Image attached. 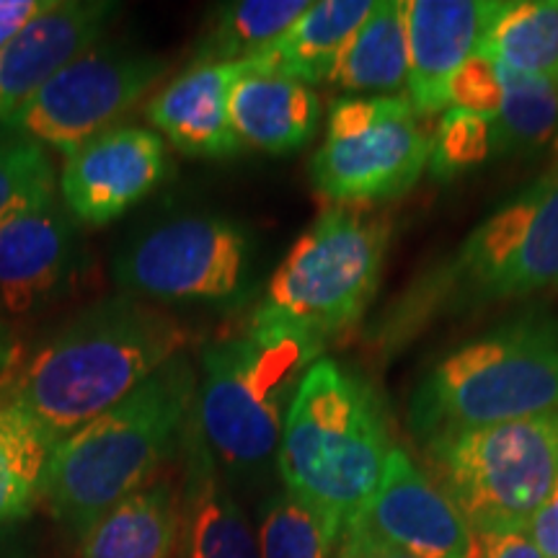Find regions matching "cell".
I'll use <instances>...</instances> for the list:
<instances>
[{
	"instance_id": "6da1fadb",
	"label": "cell",
	"mask_w": 558,
	"mask_h": 558,
	"mask_svg": "<svg viewBox=\"0 0 558 558\" xmlns=\"http://www.w3.org/2000/svg\"><path fill=\"white\" fill-rule=\"evenodd\" d=\"M190 331L128 292L75 313L13 378L9 399L58 445L184 352Z\"/></svg>"
},
{
	"instance_id": "7a4b0ae2",
	"label": "cell",
	"mask_w": 558,
	"mask_h": 558,
	"mask_svg": "<svg viewBox=\"0 0 558 558\" xmlns=\"http://www.w3.org/2000/svg\"><path fill=\"white\" fill-rule=\"evenodd\" d=\"M197 383V369L181 352L128 399L54 445L39 499L70 535L81 541L111 507L156 478L184 442Z\"/></svg>"
},
{
	"instance_id": "3957f363",
	"label": "cell",
	"mask_w": 558,
	"mask_h": 558,
	"mask_svg": "<svg viewBox=\"0 0 558 558\" xmlns=\"http://www.w3.org/2000/svg\"><path fill=\"white\" fill-rule=\"evenodd\" d=\"M558 290V166L471 230L380 318L388 352L439 318Z\"/></svg>"
},
{
	"instance_id": "277c9868",
	"label": "cell",
	"mask_w": 558,
	"mask_h": 558,
	"mask_svg": "<svg viewBox=\"0 0 558 558\" xmlns=\"http://www.w3.org/2000/svg\"><path fill=\"white\" fill-rule=\"evenodd\" d=\"M390 452L388 418L375 388L337 360L313 362L279 437L284 492L318 509L344 535L378 488Z\"/></svg>"
},
{
	"instance_id": "5b68a950",
	"label": "cell",
	"mask_w": 558,
	"mask_h": 558,
	"mask_svg": "<svg viewBox=\"0 0 558 558\" xmlns=\"http://www.w3.org/2000/svg\"><path fill=\"white\" fill-rule=\"evenodd\" d=\"M320 354L324 341L256 318L202 349L194 422L222 476L248 481L277 463L290 403Z\"/></svg>"
},
{
	"instance_id": "8992f818",
	"label": "cell",
	"mask_w": 558,
	"mask_h": 558,
	"mask_svg": "<svg viewBox=\"0 0 558 558\" xmlns=\"http://www.w3.org/2000/svg\"><path fill=\"white\" fill-rule=\"evenodd\" d=\"M558 409V324L520 318L452 349L418 380L409 429L424 442Z\"/></svg>"
},
{
	"instance_id": "52a82bcc",
	"label": "cell",
	"mask_w": 558,
	"mask_h": 558,
	"mask_svg": "<svg viewBox=\"0 0 558 558\" xmlns=\"http://www.w3.org/2000/svg\"><path fill=\"white\" fill-rule=\"evenodd\" d=\"M390 222L360 207H329L271 271L256 320L324 341L352 329L380 288Z\"/></svg>"
},
{
	"instance_id": "ba28073f",
	"label": "cell",
	"mask_w": 558,
	"mask_h": 558,
	"mask_svg": "<svg viewBox=\"0 0 558 558\" xmlns=\"http://www.w3.org/2000/svg\"><path fill=\"white\" fill-rule=\"evenodd\" d=\"M424 445L432 481L478 538L525 530L558 481V409Z\"/></svg>"
},
{
	"instance_id": "9c48e42d",
	"label": "cell",
	"mask_w": 558,
	"mask_h": 558,
	"mask_svg": "<svg viewBox=\"0 0 558 558\" xmlns=\"http://www.w3.org/2000/svg\"><path fill=\"white\" fill-rule=\"evenodd\" d=\"M435 128L409 96H339L311 181L337 207L399 199L427 171Z\"/></svg>"
},
{
	"instance_id": "30bf717a",
	"label": "cell",
	"mask_w": 558,
	"mask_h": 558,
	"mask_svg": "<svg viewBox=\"0 0 558 558\" xmlns=\"http://www.w3.org/2000/svg\"><path fill=\"white\" fill-rule=\"evenodd\" d=\"M254 243L241 222L181 215L150 228L114 262L128 295L160 305H235L246 298Z\"/></svg>"
},
{
	"instance_id": "8fae6325",
	"label": "cell",
	"mask_w": 558,
	"mask_h": 558,
	"mask_svg": "<svg viewBox=\"0 0 558 558\" xmlns=\"http://www.w3.org/2000/svg\"><path fill=\"white\" fill-rule=\"evenodd\" d=\"M166 68L169 62L153 52L99 41L47 81L0 132L32 137L68 158L135 107Z\"/></svg>"
},
{
	"instance_id": "7c38bea8",
	"label": "cell",
	"mask_w": 558,
	"mask_h": 558,
	"mask_svg": "<svg viewBox=\"0 0 558 558\" xmlns=\"http://www.w3.org/2000/svg\"><path fill=\"white\" fill-rule=\"evenodd\" d=\"M169 148L158 132L117 124L65 158L60 199L78 226L120 220L169 177Z\"/></svg>"
},
{
	"instance_id": "4fadbf2b",
	"label": "cell",
	"mask_w": 558,
	"mask_h": 558,
	"mask_svg": "<svg viewBox=\"0 0 558 558\" xmlns=\"http://www.w3.org/2000/svg\"><path fill=\"white\" fill-rule=\"evenodd\" d=\"M349 525L414 558H478L481 538L448 494L393 448L375 494Z\"/></svg>"
},
{
	"instance_id": "5bb4252c",
	"label": "cell",
	"mask_w": 558,
	"mask_h": 558,
	"mask_svg": "<svg viewBox=\"0 0 558 558\" xmlns=\"http://www.w3.org/2000/svg\"><path fill=\"white\" fill-rule=\"evenodd\" d=\"M81 226L60 194L0 228V311H41L81 269Z\"/></svg>"
},
{
	"instance_id": "9a60e30c",
	"label": "cell",
	"mask_w": 558,
	"mask_h": 558,
	"mask_svg": "<svg viewBox=\"0 0 558 558\" xmlns=\"http://www.w3.org/2000/svg\"><path fill=\"white\" fill-rule=\"evenodd\" d=\"M120 13L109 0H52L11 41L0 47V124L29 104L68 62L99 45Z\"/></svg>"
},
{
	"instance_id": "2e32d148",
	"label": "cell",
	"mask_w": 558,
	"mask_h": 558,
	"mask_svg": "<svg viewBox=\"0 0 558 558\" xmlns=\"http://www.w3.org/2000/svg\"><path fill=\"white\" fill-rule=\"evenodd\" d=\"M494 0H407V94L424 117L450 107V83L478 52Z\"/></svg>"
},
{
	"instance_id": "e0dca14e",
	"label": "cell",
	"mask_w": 558,
	"mask_h": 558,
	"mask_svg": "<svg viewBox=\"0 0 558 558\" xmlns=\"http://www.w3.org/2000/svg\"><path fill=\"white\" fill-rule=\"evenodd\" d=\"M181 445L186 463L179 494V558H259L256 527L215 463L194 414Z\"/></svg>"
},
{
	"instance_id": "ac0fdd59",
	"label": "cell",
	"mask_w": 558,
	"mask_h": 558,
	"mask_svg": "<svg viewBox=\"0 0 558 558\" xmlns=\"http://www.w3.org/2000/svg\"><path fill=\"white\" fill-rule=\"evenodd\" d=\"M243 65L246 60L184 70L148 104V120L184 156H233L241 143L230 124V90Z\"/></svg>"
},
{
	"instance_id": "d6986e66",
	"label": "cell",
	"mask_w": 558,
	"mask_h": 558,
	"mask_svg": "<svg viewBox=\"0 0 558 558\" xmlns=\"http://www.w3.org/2000/svg\"><path fill=\"white\" fill-rule=\"evenodd\" d=\"M318 120L316 90L246 60L230 90V124L241 145L269 156L300 150L316 135Z\"/></svg>"
},
{
	"instance_id": "ffe728a7",
	"label": "cell",
	"mask_w": 558,
	"mask_h": 558,
	"mask_svg": "<svg viewBox=\"0 0 558 558\" xmlns=\"http://www.w3.org/2000/svg\"><path fill=\"white\" fill-rule=\"evenodd\" d=\"M375 0H320L300 16L269 50L251 62L277 70L305 86L331 83L349 41L373 13Z\"/></svg>"
},
{
	"instance_id": "44dd1931",
	"label": "cell",
	"mask_w": 558,
	"mask_h": 558,
	"mask_svg": "<svg viewBox=\"0 0 558 558\" xmlns=\"http://www.w3.org/2000/svg\"><path fill=\"white\" fill-rule=\"evenodd\" d=\"M181 505L169 478L111 507L81 538V558H179Z\"/></svg>"
},
{
	"instance_id": "7402d4cb",
	"label": "cell",
	"mask_w": 558,
	"mask_h": 558,
	"mask_svg": "<svg viewBox=\"0 0 558 558\" xmlns=\"http://www.w3.org/2000/svg\"><path fill=\"white\" fill-rule=\"evenodd\" d=\"M478 54L509 73L558 83V0H497Z\"/></svg>"
},
{
	"instance_id": "603a6c76",
	"label": "cell",
	"mask_w": 558,
	"mask_h": 558,
	"mask_svg": "<svg viewBox=\"0 0 558 558\" xmlns=\"http://www.w3.org/2000/svg\"><path fill=\"white\" fill-rule=\"evenodd\" d=\"M331 83L352 96H396L409 83L407 11L401 0H375V9L349 41Z\"/></svg>"
},
{
	"instance_id": "cb8c5ba5",
	"label": "cell",
	"mask_w": 558,
	"mask_h": 558,
	"mask_svg": "<svg viewBox=\"0 0 558 558\" xmlns=\"http://www.w3.org/2000/svg\"><path fill=\"white\" fill-rule=\"evenodd\" d=\"M308 9L305 0H239L220 5L194 47L192 65L259 58Z\"/></svg>"
},
{
	"instance_id": "d4e9b609",
	"label": "cell",
	"mask_w": 558,
	"mask_h": 558,
	"mask_svg": "<svg viewBox=\"0 0 558 558\" xmlns=\"http://www.w3.org/2000/svg\"><path fill=\"white\" fill-rule=\"evenodd\" d=\"M52 448L29 414L0 399V527L29 514L39 501Z\"/></svg>"
},
{
	"instance_id": "484cf974",
	"label": "cell",
	"mask_w": 558,
	"mask_h": 558,
	"mask_svg": "<svg viewBox=\"0 0 558 558\" xmlns=\"http://www.w3.org/2000/svg\"><path fill=\"white\" fill-rule=\"evenodd\" d=\"M501 70V104L492 120L494 153H538L558 145V83Z\"/></svg>"
},
{
	"instance_id": "4316f807",
	"label": "cell",
	"mask_w": 558,
	"mask_h": 558,
	"mask_svg": "<svg viewBox=\"0 0 558 558\" xmlns=\"http://www.w3.org/2000/svg\"><path fill=\"white\" fill-rule=\"evenodd\" d=\"M256 541L259 558H337L341 530L282 488L262 505Z\"/></svg>"
},
{
	"instance_id": "83f0119b",
	"label": "cell",
	"mask_w": 558,
	"mask_h": 558,
	"mask_svg": "<svg viewBox=\"0 0 558 558\" xmlns=\"http://www.w3.org/2000/svg\"><path fill=\"white\" fill-rule=\"evenodd\" d=\"M58 169L37 140L0 132V228L58 194Z\"/></svg>"
},
{
	"instance_id": "f1b7e54d",
	"label": "cell",
	"mask_w": 558,
	"mask_h": 558,
	"mask_svg": "<svg viewBox=\"0 0 558 558\" xmlns=\"http://www.w3.org/2000/svg\"><path fill=\"white\" fill-rule=\"evenodd\" d=\"M488 156H494V140L492 122L486 117L458 107L445 109V114H439L427 166L432 177L448 181L484 163Z\"/></svg>"
},
{
	"instance_id": "f546056e",
	"label": "cell",
	"mask_w": 558,
	"mask_h": 558,
	"mask_svg": "<svg viewBox=\"0 0 558 558\" xmlns=\"http://www.w3.org/2000/svg\"><path fill=\"white\" fill-rule=\"evenodd\" d=\"M450 107L473 111L488 122L497 117L501 104V70L484 54H473L450 83ZM448 107V109H450Z\"/></svg>"
},
{
	"instance_id": "4dcf8cb0",
	"label": "cell",
	"mask_w": 558,
	"mask_h": 558,
	"mask_svg": "<svg viewBox=\"0 0 558 558\" xmlns=\"http://www.w3.org/2000/svg\"><path fill=\"white\" fill-rule=\"evenodd\" d=\"M525 533L535 543V548L541 550L543 558H558V481L550 488L548 499L543 501L538 512L533 514V520L527 522Z\"/></svg>"
},
{
	"instance_id": "1f68e13d",
	"label": "cell",
	"mask_w": 558,
	"mask_h": 558,
	"mask_svg": "<svg viewBox=\"0 0 558 558\" xmlns=\"http://www.w3.org/2000/svg\"><path fill=\"white\" fill-rule=\"evenodd\" d=\"M337 558H414L403 554L401 548L390 546V543L375 538L357 525H349L341 535Z\"/></svg>"
},
{
	"instance_id": "d6a6232c",
	"label": "cell",
	"mask_w": 558,
	"mask_h": 558,
	"mask_svg": "<svg viewBox=\"0 0 558 558\" xmlns=\"http://www.w3.org/2000/svg\"><path fill=\"white\" fill-rule=\"evenodd\" d=\"M478 558H543L525 530L514 533H497L481 538Z\"/></svg>"
},
{
	"instance_id": "836d02e7",
	"label": "cell",
	"mask_w": 558,
	"mask_h": 558,
	"mask_svg": "<svg viewBox=\"0 0 558 558\" xmlns=\"http://www.w3.org/2000/svg\"><path fill=\"white\" fill-rule=\"evenodd\" d=\"M50 5L52 0H0V47Z\"/></svg>"
},
{
	"instance_id": "e575fe53",
	"label": "cell",
	"mask_w": 558,
	"mask_h": 558,
	"mask_svg": "<svg viewBox=\"0 0 558 558\" xmlns=\"http://www.w3.org/2000/svg\"><path fill=\"white\" fill-rule=\"evenodd\" d=\"M19 365V339L3 318H0V386L13 378Z\"/></svg>"
}]
</instances>
